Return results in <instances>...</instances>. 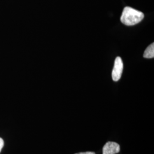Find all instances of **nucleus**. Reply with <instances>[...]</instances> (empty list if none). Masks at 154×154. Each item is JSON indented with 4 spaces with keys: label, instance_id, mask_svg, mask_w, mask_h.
Instances as JSON below:
<instances>
[{
    "label": "nucleus",
    "instance_id": "nucleus-5",
    "mask_svg": "<svg viewBox=\"0 0 154 154\" xmlns=\"http://www.w3.org/2000/svg\"><path fill=\"white\" fill-rule=\"evenodd\" d=\"M4 146V140L1 138H0V152L1 151V149L3 148Z\"/></svg>",
    "mask_w": 154,
    "mask_h": 154
},
{
    "label": "nucleus",
    "instance_id": "nucleus-6",
    "mask_svg": "<svg viewBox=\"0 0 154 154\" xmlns=\"http://www.w3.org/2000/svg\"><path fill=\"white\" fill-rule=\"evenodd\" d=\"M75 154H95V153L94 152H80V153Z\"/></svg>",
    "mask_w": 154,
    "mask_h": 154
},
{
    "label": "nucleus",
    "instance_id": "nucleus-1",
    "mask_svg": "<svg viewBox=\"0 0 154 154\" xmlns=\"http://www.w3.org/2000/svg\"><path fill=\"white\" fill-rule=\"evenodd\" d=\"M144 18V14L141 11L126 6L124 8L121 17V22L127 26H133L141 22Z\"/></svg>",
    "mask_w": 154,
    "mask_h": 154
},
{
    "label": "nucleus",
    "instance_id": "nucleus-4",
    "mask_svg": "<svg viewBox=\"0 0 154 154\" xmlns=\"http://www.w3.org/2000/svg\"><path fill=\"white\" fill-rule=\"evenodd\" d=\"M143 57L145 58H153L154 57V44H151L144 51Z\"/></svg>",
    "mask_w": 154,
    "mask_h": 154
},
{
    "label": "nucleus",
    "instance_id": "nucleus-2",
    "mask_svg": "<svg viewBox=\"0 0 154 154\" xmlns=\"http://www.w3.org/2000/svg\"><path fill=\"white\" fill-rule=\"evenodd\" d=\"M123 70V63L120 57L116 58L114 62V68L112 72V78L114 81H118L121 78Z\"/></svg>",
    "mask_w": 154,
    "mask_h": 154
},
{
    "label": "nucleus",
    "instance_id": "nucleus-3",
    "mask_svg": "<svg viewBox=\"0 0 154 154\" xmlns=\"http://www.w3.org/2000/svg\"><path fill=\"white\" fill-rule=\"evenodd\" d=\"M121 147L119 144L114 142H108L103 148V154H116L119 152Z\"/></svg>",
    "mask_w": 154,
    "mask_h": 154
}]
</instances>
